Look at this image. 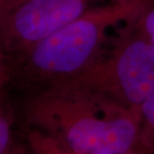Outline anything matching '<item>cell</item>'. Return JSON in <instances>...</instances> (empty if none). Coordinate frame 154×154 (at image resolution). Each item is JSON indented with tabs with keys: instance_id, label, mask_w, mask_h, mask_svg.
I'll return each instance as SVG.
<instances>
[{
	"instance_id": "obj_7",
	"label": "cell",
	"mask_w": 154,
	"mask_h": 154,
	"mask_svg": "<svg viewBox=\"0 0 154 154\" xmlns=\"http://www.w3.org/2000/svg\"><path fill=\"white\" fill-rule=\"evenodd\" d=\"M11 122L8 116L0 105V154H5L11 148Z\"/></svg>"
},
{
	"instance_id": "obj_10",
	"label": "cell",
	"mask_w": 154,
	"mask_h": 154,
	"mask_svg": "<svg viewBox=\"0 0 154 154\" xmlns=\"http://www.w3.org/2000/svg\"><path fill=\"white\" fill-rule=\"evenodd\" d=\"M5 154H30V152L22 147H11Z\"/></svg>"
},
{
	"instance_id": "obj_12",
	"label": "cell",
	"mask_w": 154,
	"mask_h": 154,
	"mask_svg": "<svg viewBox=\"0 0 154 154\" xmlns=\"http://www.w3.org/2000/svg\"><path fill=\"white\" fill-rule=\"evenodd\" d=\"M3 66V65H2V64H1V63H0V69H1V67Z\"/></svg>"
},
{
	"instance_id": "obj_8",
	"label": "cell",
	"mask_w": 154,
	"mask_h": 154,
	"mask_svg": "<svg viewBox=\"0 0 154 154\" xmlns=\"http://www.w3.org/2000/svg\"><path fill=\"white\" fill-rule=\"evenodd\" d=\"M138 24L145 35L154 45V5L140 16L138 19Z\"/></svg>"
},
{
	"instance_id": "obj_11",
	"label": "cell",
	"mask_w": 154,
	"mask_h": 154,
	"mask_svg": "<svg viewBox=\"0 0 154 154\" xmlns=\"http://www.w3.org/2000/svg\"><path fill=\"white\" fill-rule=\"evenodd\" d=\"M6 69L4 66L1 67L0 69V86L1 84H3V82H5V80L6 79Z\"/></svg>"
},
{
	"instance_id": "obj_4",
	"label": "cell",
	"mask_w": 154,
	"mask_h": 154,
	"mask_svg": "<svg viewBox=\"0 0 154 154\" xmlns=\"http://www.w3.org/2000/svg\"><path fill=\"white\" fill-rule=\"evenodd\" d=\"M96 0H22L0 22V46L22 56L82 16Z\"/></svg>"
},
{
	"instance_id": "obj_2",
	"label": "cell",
	"mask_w": 154,
	"mask_h": 154,
	"mask_svg": "<svg viewBox=\"0 0 154 154\" xmlns=\"http://www.w3.org/2000/svg\"><path fill=\"white\" fill-rule=\"evenodd\" d=\"M153 5L154 0H111L89 8L23 53L25 71L49 85L75 75L103 51L108 29L137 20Z\"/></svg>"
},
{
	"instance_id": "obj_6",
	"label": "cell",
	"mask_w": 154,
	"mask_h": 154,
	"mask_svg": "<svg viewBox=\"0 0 154 154\" xmlns=\"http://www.w3.org/2000/svg\"><path fill=\"white\" fill-rule=\"evenodd\" d=\"M140 116L139 148L154 154V91L141 105Z\"/></svg>"
},
{
	"instance_id": "obj_9",
	"label": "cell",
	"mask_w": 154,
	"mask_h": 154,
	"mask_svg": "<svg viewBox=\"0 0 154 154\" xmlns=\"http://www.w3.org/2000/svg\"><path fill=\"white\" fill-rule=\"evenodd\" d=\"M22 0H0V22Z\"/></svg>"
},
{
	"instance_id": "obj_5",
	"label": "cell",
	"mask_w": 154,
	"mask_h": 154,
	"mask_svg": "<svg viewBox=\"0 0 154 154\" xmlns=\"http://www.w3.org/2000/svg\"><path fill=\"white\" fill-rule=\"evenodd\" d=\"M28 151L30 154H150L141 148L124 153L111 152H74L60 147L51 139L37 129L33 128L28 134Z\"/></svg>"
},
{
	"instance_id": "obj_3",
	"label": "cell",
	"mask_w": 154,
	"mask_h": 154,
	"mask_svg": "<svg viewBox=\"0 0 154 154\" xmlns=\"http://www.w3.org/2000/svg\"><path fill=\"white\" fill-rule=\"evenodd\" d=\"M138 19L126 23L110 50L103 51L89 66L55 83L99 94L140 112L154 91V45L140 29Z\"/></svg>"
},
{
	"instance_id": "obj_1",
	"label": "cell",
	"mask_w": 154,
	"mask_h": 154,
	"mask_svg": "<svg viewBox=\"0 0 154 154\" xmlns=\"http://www.w3.org/2000/svg\"><path fill=\"white\" fill-rule=\"evenodd\" d=\"M26 119L62 148L74 152L124 153L139 148L140 112L61 83L31 99Z\"/></svg>"
}]
</instances>
